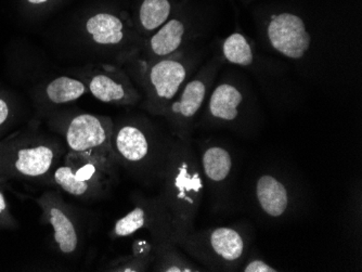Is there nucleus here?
I'll list each match as a JSON object with an SVG mask.
<instances>
[{
  "instance_id": "17",
  "label": "nucleus",
  "mask_w": 362,
  "mask_h": 272,
  "mask_svg": "<svg viewBox=\"0 0 362 272\" xmlns=\"http://www.w3.org/2000/svg\"><path fill=\"white\" fill-rule=\"evenodd\" d=\"M265 37L274 52L293 61L304 59L313 42L304 19L288 11L270 16L265 24Z\"/></svg>"
},
{
  "instance_id": "22",
  "label": "nucleus",
  "mask_w": 362,
  "mask_h": 272,
  "mask_svg": "<svg viewBox=\"0 0 362 272\" xmlns=\"http://www.w3.org/2000/svg\"><path fill=\"white\" fill-rule=\"evenodd\" d=\"M219 54L223 62L243 69H251L257 57L253 42L240 32H233L223 40Z\"/></svg>"
},
{
  "instance_id": "15",
  "label": "nucleus",
  "mask_w": 362,
  "mask_h": 272,
  "mask_svg": "<svg viewBox=\"0 0 362 272\" xmlns=\"http://www.w3.org/2000/svg\"><path fill=\"white\" fill-rule=\"evenodd\" d=\"M200 35L201 26L182 10H176L168 21L142 40L139 54L134 60L152 62L166 58L194 44Z\"/></svg>"
},
{
  "instance_id": "4",
  "label": "nucleus",
  "mask_w": 362,
  "mask_h": 272,
  "mask_svg": "<svg viewBox=\"0 0 362 272\" xmlns=\"http://www.w3.org/2000/svg\"><path fill=\"white\" fill-rule=\"evenodd\" d=\"M68 152L56 134L33 128L0 142V182L20 179L44 182Z\"/></svg>"
},
{
  "instance_id": "6",
  "label": "nucleus",
  "mask_w": 362,
  "mask_h": 272,
  "mask_svg": "<svg viewBox=\"0 0 362 272\" xmlns=\"http://www.w3.org/2000/svg\"><path fill=\"white\" fill-rule=\"evenodd\" d=\"M253 230L249 223L193 230L179 240L182 251L209 271H239L252 249Z\"/></svg>"
},
{
  "instance_id": "11",
  "label": "nucleus",
  "mask_w": 362,
  "mask_h": 272,
  "mask_svg": "<svg viewBox=\"0 0 362 272\" xmlns=\"http://www.w3.org/2000/svg\"><path fill=\"white\" fill-rule=\"evenodd\" d=\"M113 119L81 111L52 113L48 126L66 146L69 152H101L114 155L112 149Z\"/></svg>"
},
{
  "instance_id": "8",
  "label": "nucleus",
  "mask_w": 362,
  "mask_h": 272,
  "mask_svg": "<svg viewBox=\"0 0 362 272\" xmlns=\"http://www.w3.org/2000/svg\"><path fill=\"white\" fill-rule=\"evenodd\" d=\"M195 153L202 172L205 194L211 212L230 214L237 208L238 163L235 150L218 139L195 142Z\"/></svg>"
},
{
  "instance_id": "24",
  "label": "nucleus",
  "mask_w": 362,
  "mask_h": 272,
  "mask_svg": "<svg viewBox=\"0 0 362 272\" xmlns=\"http://www.w3.org/2000/svg\"><path fill=\"white\" fill-rule=\"evenodd\" d=\"M0 227L9 229L16 228V221L10 214L7 200H6L5 194L1 189H0Z\"/></svg>"
},
{
  "instance_id": "7",
  "label": "nucleus",
  "mask_w": 362,
  "mask_h": 272,
  "mask_svg": "<svg viewBox=\"0 0 362 272\" xmlns=\"http://www.w3.org/2000/svg\"><path fill=\"white\" fill-rule=\"evenodd\" d=\"M254 105L243 81L233 73L225 74L214 84L195 129H229L249 135L255 128Z\"/></svg>"
},
{
  "instance_id": "18",
  "label": "nucleus",
  "mask_w": 362,
  "mask_h": 272,
  "mask_svg": "<svg viewBox=\"0 0 362 272\" xmlns=\"http://www.w3.org/2000/svg\"><path fill=\"white\" fill-rule=\"evenodd\" d=\"M88 93L86 84L81 79L71 76H59L47 83L38 95L42 107L50 109L68 105L81 99Z\"/></svg>"
},
{
  "instance_id": "21",
  "label": "nucleus",
  "mask_w": 362,
  "mask_h": 272,
  "mask_svg": "<svg viewBox=\"0 0 362 272\" xmlns=\"http://www.w3.org/2000/svg\"><path fill=\"white\" fill-rule=\"evenodd\" d=\"M153 259V245H152V242L146 241V240H137L134 243L133 253L111 259L101 267V271H149Z\"/></svg>"
},
{
  "instance_id": "10",
  "label": "nucleus",
  "mask_w": 362,
  "mask_h": 272,
  "mask_svg": "<svg viewBox=\"0 0 362 272\" xmlns=\"http://www.w3.org/2000/svg\"><path fill=\"white\" fill-rule=\"evenodd\" d=\"M81 34L87 45L113 57L114 64L119 66L137 58L142 44L133 22L109 10L90 14L83 23Z\"/></svg>"
},
{
  "instance_id": "3",
  "label": "nucleus",
  "mask_w": 362,
  "mask_h": 272,
  "mask_svg": "<svg viewBox=\"0 0 362 272\" xmlns=\"http://www.w3.org/2000/svg\"><path fill=\"white\" fill-rule=\"evenodd\" d=\"M203 56V50L193 44L166 58L152 62L132 60L125 64L141 89L144 109L162 117L181 87L200 68Z\"/></svg>"
},
{
  "instance_id": "13",
  "label": "nucleus",
  "mask_w": 362,
  "mask_h": 272,
  "mask_svg": "<svg viewBox=\"0 0 362 272\" xmlns=\"http://www.w3.org/2000/svg\"><path fill=\"white\" fill-rule=\"evenodd\" d=\"M249 202L259 218L286 220L298 210L300 194L286 175L278 170H264L250 184Z\"/></svg>"
},
{
  "instance_id": "25",
  "label": "nucleus",
  "mask_w": 362,
  "mask_h": 272,
  "mask_svg": "<svg viewBox=\"0 0 362 272\" xmlns=\"http://www.w3.org/2000/svg\"><path fill=\"white\" fill-rule=\"evenodd\" d=\"M13 117V109L9 99L0 95V131L5 129L6 126L11 121Z\"/></svg>"
},
{
  "instance_id": "20",
  "label": "nucleus",
  "mask_w": 362,
  "mask_h": 272,
  "mask_svg": "<svg viewBox=\"0 0 362 272\" xmlns=\"http://www.w3.org/2000/svg\"><path fill=\"white\" fill-rule=\"evenodd\" d=\"M153 255V261L150 268L152 271L202 272L205 270V268L190 259L176 242L154 244Z\"/></svg>"
},
{
  "instance_id": "2",
  "label": "nucleus",
  "mask_w": 362,
  "mask_h": 272,
  "mask_svg": "<svg viewBox=\"0 0 362 272\" xmlns=\"http://www.w3.org/2000/svg\"><path fill=\"white\" fill-rule=\"evenodd\" d=\"M158 194L174 221L177 242L194 230L205 196L204 182L192 141L176 139L168 158Z\"/></svg>"
},
{
  "instance_id": "14",
  "label": "nucleus",
  "mask_w": 362,
  "mask_h": 272,
  "mask_svg": "<svg viewBox=\"0 0 362 272\" xmlns=\"http://www.w3.org/2000/svg\"><path fill=\"white\" fill-rule=\"evenodd\" d=\"M97 100L117 107H136L142 93L125 69L119 64H97L81 71V78Z\"/></svg>"
},
{
  "instance_id": "5",
  "label": "nucleus",
  "mask_w": 362,
  "mask_h": 272,
  "mask_svg": "<svg viewBox=\"0 0 362 272\" xmlns=\"http://www.w3.org/2000/svg\"><path fill=\"white\" fill-rule=\"evenodd\" d=\"M115 156L101 152H66L63 161L45 180L81 202H99L111 194L119 182Z\"/></svg>"
},
{
  "instance_id": "26",
  "label": "nucleus",
  "mask_w": 362,
  "mask_h": 272,
  "mask_svg": "<svg viewBox=\"0 0 362 272\" xmlns=\"http://www.w3.org/2000/svg\"><path fill=\"white\" fill-rule=\"evenodd\" d=\"M30 5H42V4L47 3L48 0H26Z\"/></svg>"
},
{
  "instance_id": "1",
  "label": "nucleus",
  "mask_w": 362,
  "mask_h": 272,
  "mask_svg": "<svg viewBox=\"0 0 362 272\" xmlns=\"http://www.w3.org/2000/svg\"><path fill=\"white\" fill-rule=\"evenodd\" d=\"M175 141L168 129L144 115L122 117L113 124L112 149L119 167L148 188L160 184Z\"/></svg>"
},
{
  "instance_id": "19",
  "label": "nucleus",
  "mask_w": 362,
  "mask_h": 272,
  "mask_svg": "<svg viewBox=\"0 0 362 272\" xmlns=\"http://www.w3.org/2000/svg\"><path fill=\"white\" fill-rule=\"evenodd\" d=\"M175 10L170 0H140L133 23L142 40L168 21Z\"/></svg>"
},
{
  "instance_id": "23",
  "label": "nucleus",
  "mask_w": 362,
  "mask_h": 272,
  "mask_svg": "<svg viewBox=\"0 0 362 272\" xmlns=\"http://www.w3.org/2000/svg\"><path fill=\"white\" fill-rule=\"evenodd\" d=\"M239 271L242 272H278L280 270L272 267L260 253L251 249L244 259Z\"/></svg>"
},
{
  "instance_id": "16",
  "label": "nucleus",
  "mask_w": 362,
  "mask_h": 272,
  "mask_svg": "<svg viewBox=\"0 0 362 272\" xmlns=\"http://www.w3.org/2000/svg\"><path fill=\"white\" fill-rule=\"evenodd\" d=\"M42 219L54 230V242L62 255L74 256L83 244V232L76 212L59 190L45 191L36 199Z\"/></svg>"
},
{
  "instance_id": "12",
  "label": "nucleus",
  "mask_w": 362,
  "mask_h": 272,
  "mask_svg": "<svg viewBox=\"0 0 362 272\" xmlns=\"http://www.w3.org/2000/svg\"><path fill=\"white\" fill-rule=\"evenodd\" d=\"M133 210L117 219L109 231L110 239L130 237L140 230L149 231L152 244L176 242L177 235L170 211L160 194L146 196L140 192L130 196Z\"/></svg>"
},
{
  "instance_id": "9",
  "label": "nucleus",
  "mask_w": 362,
  "mask_h": 272,
  "mask_svg": "<svg viewBox=\"0 0 362 272\" xmlns=\"http://www.w3.org/2000/svg\"><path fill=\"white\" fill-rule=\"evenodd\" d=\"M223 64L225 62L221 54H214L197 69L168 105L162 117L166 121L168 131L176 139L192 141L197 117Z\"/></svg>"
}]
</instances>
